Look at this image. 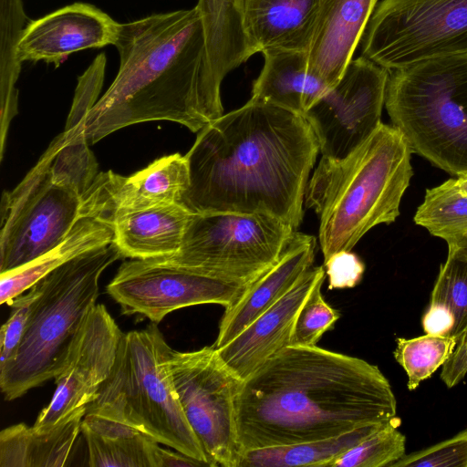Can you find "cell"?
Wrapping results in <instances>:
<instances>
[{
    "mask_svg": "<svg viewBox=\"0 0 467 467\" xmlns=\"http://www.w3.org/2000/svg\"><path fill=\"white\" fill-rule=\"evenodd\" d=\"M318 152L303 116L250 99L198 132L181 204L192 213L268 214L296 230Z\"/></svg>",
    "mask_w": 467,
    "mask_h": 467,
    "instance_id": "cell-1",
    "label": "cell"
},
{
    "mask_svg": "<svg viewBox=\"0 0 467 467\" xmlns=\"http://www.w3.org/2000/svg\"><path fill=\"white\" fill-rule=\"evenodd\" d=\"M397 414L388 379L364 359L288 346L243 381L236 400L240 452L336 437Z\"/></svg>",
    "mask_w": 467,
    "mask_h": 467,
    "instance_id": "cell-2",
    "label": "cell"
},
{
    "mask_svg": "<svg viewBox=\"0 0 467 467\" xmlns=\"http://www.w3.org/2000/svg\"><path fill=\"white\" fill-rule=\"evenodd\" d=\"M113 46L119 71L86 117L89 145L122 128L155 120L199 132L223 115L205 90V33L196 5L120 24Z\"/></svg>",
    "mask_w": 467,
    "mask_h": 467,
    "instance_id": "cell-3",
    "label": "cell"
},
{
    "mask_svg": "<svg viewBox=\"0 0 467 467\" xmlns=\"http://www.w3.org/2000/svg\"><path fill=\"white\" fill-rule=\"evenodd\" d=\"M411 154L400 130L381 122L348 156H322L306 184L305 204L319 219L324 262L351 251L373 227L396 221L413 176Z\"/></svg>",
    "mask_w": 467,
    "mask_h": 467,
    "instance_id": "cell-4",
    "label": "cell"
},
{
    "mask_svg": "<svg viewBox=\"0 0 467 467\" xmlns=\"http://www.w3.org/2000/svg\"><path fill=\"white\" fill-rule=\"evenodd\" d=\"M123 257L112 242L54 269L34 285L26 327L16 355L0 367V387L7 400L55 378L99 296L103 271Z\"/></svg>",
    "mask_w": 467,
    "mask_h": 467,
    "instance_id": "cell-5",
    "label": "cell"
},
{
    "mask_svg": "<svg viewBox=\"0 0 467 467\" xmlns=\"http://www.w3.org/2000/svg\"><path fill=\"white\" fill-rule=\"evenodd\" d=\"M157 324L123 333L111 371L86 413L132 427L211 467L181 406Z\"/></svg>",
    "mask_w": 467,
    "mask_h": 467,
    "instance_id": "cell-6",
    "label": "cell"
},
{
    "mask_svg": "<svg viewBox=\"0 0 467 467\" xmlns=\"http://www.w3.org/2000/svg\"><path fill=\"white\" fill-rule=\"evenodd\" d=\"M385 107L411 153L453 176L467 173V55L390 71Z\"/></svg>",
    "mask_w": 467,
    "mask_h": 467,
    "instance_id": "cell-7",
    "label": "cell"
},
{
    "mask_svg": "<svg viewBox=\"0 0 467 467\" xmlns=\"http://www.w3.org/2000/svg\"><path fill=\"white\" fill-rule=\"evenodd\" d=\"M263 213H192L179 251L155 258L246 287L283 254L294 233Z\"/></svg>",
    "mask_w": 467,
    "mask_h": 467,
    "instance_id": "cell-8",
    "label": "cell"
},
{
    "mask_svg": "<svg viewBox=\"0 0 467 467\" xmlns=\"http://www.w3.org/2000/svg\"><path fill=\"white\" fill-rule=\"evenodd\" d=\"M455 55H467V0H382L362 40V56L389 72Z\"/></svg>",
    "mask_w": 467,
    "mask_h": 467,
    "instance_id": "cell-9",
    "label": "cell"
},
{
    "mask_svg": "<svg viewBox=\"0 0 467 467\" xmlns=\"http://www.w3.org/2000/svg\"><path fill=\"white\" fill-rule=\"evenodd\" d=\"M48 148L1 199L0 274L18 269L58 244L83 215L84 195L52 179Z\"/></svg>",
    "mask_w": 467,
    "mask_h": 467,
    "instance_id": "cell-10",
    "label": "cell"
},
{
    "mask_svg": "<svg viewBox=\"0 0 467 467\" xmlns=\"http://www.w3.org/2000/svg\"><path fill=\"white\" fill-rule=\"evenodd\" d=\"M167 365L182 410L211 467H237L236 400L243 379L213 347L180 352L171 349Z\"/></svg>",
    "mask_w": 467,
    "mask_h": 467,
    "instance_id": "cell-11",
    "label": "cell"
},
{
    "mask_svg": "<svg viewBox=\"0 0 467 467\" xmlns=\"http://www.w3.org/2000/svg\"><path fill=\"white\" fill-rule=\"evenodd\" d=\"M389 71L365 57L352 59L340 79L306 112L323 157L342 159L378 129Z\"/></svg>",
    "mask_w": 467,
    "mask_h": 467,
    "instance_id": "cell-12",
    "label": "cell"
},
{
    "mask_svg": "<svg viewBox=\"0 0 467 467\" xmlns=\"http://www.w3.org/2000/svg\"><path fill=\"white\" fill-rule=\"evenodd\" d=\"M245 287L160 259H131L120 265L107 285L122 314L160 323L171 312L196 305L231 306Z\"/></svg>",
    "mask_w": 467,
    "mask_h": 467,
    "instance_id": "cell-13",
    "label": "cell"
},
{
    "mask_svg": "<svg viewBox=\"0 0 467 467\" xmlns=\"http://www.w3.org/2000/svg\"><path fill=\"white\" fill-rule=\"evenodd\" d=\"M123 332L102 304L87 315L62 370L56 389L34 426L48 428L93 401L114 365Z\"/></svg>",
    "mask_w": 467,
    "mask_h": 467,
    "instance_id": "cell-14",
    "label": "cell"
},
{
    "mask_svg": "<svg viewBox=\"0 0 467 467\" xmlns=\"http://www.w3.org/2000/svg\"><path fill=\"white\" fill-rule=\"evenodd\" d=\"M119 25L97 6L76 2L28 21L17 56L22 63L43 61L58 67L72 53L113 46Z\"/></svg>",
    "mask_w": 467,
    "mask_h": 467,
    "instance_id": "cell-15",
    "label": "cell"
},
{
    "mask_svg": "<svg viewBox=\"0 0 467 467\" xmlns=\"http://www.w3.org/2000/svg\"><path fill=\"white\" fill-rule=\"evenodd\" d=\"M189 183L185 155L173 153L128 177L112 171L99 172L89 189L99 212L112 223V219L120 213L181 204Z\"/></svg>",
    "mask_w": 467,
    "mask_h": 467,
    "instance_id": "cell-16",
    "label": "cell"
},
{
    "mask_svg": "<svg viewBox=\"0 0 467 467\" xmlns=\"http://www.w3.org/2000/svg\"><path fill=\"white\" fill-rule=\"evenodd\" d=\"M326 277L325 267H309L273 306L225 346L215 348L223 363L241 379L290 344L296 316L316 284Z\"/></svg>",
    "mask_w": 467,
    "mask_h": 467,
    "instance_id": "cell-17",
    "label": "cell"
},
{
    "mask_svg": "<svg viewBox=\"0 0 467 467\" xmlns=\"http://www.w3.org/2000/svg\"><path fill=\"white\" fill-rule=\"evenodd\" d=\"M378 0H318L306 51L307 69L328 88L342 77Z\"/></svg>",
    "mask_w": 467,
    "mask_h": 467,
    "instance_id": "cell-18",
    "label": "cell"
},
{
    "mask_svg": "<svg viewBox=\"0 0 467 467\" xmlns=\"http://www.w3.org/2000/svg\"><path fill=\"white\" fill-rule=\"evenodd\" d=\"M316 246L314 236L294 231L278 262L225 307L213 347L217 349L228 344L278 302L312 266Z\"/></svg>",
    "mask_w": 467,
    "mask_h": 467,
    "instance_id": "cell-19",
    "label": "cell"
},
{
    "mask_svg": "<svg viewBox=\"0 0 467 467\" xmlns=\"http://www.w3.org/2000/svg\"><path fill=\"white\" fill-rule=\"evenodd\" d=\"M318 0H239L252 55L266 50L307 51Z\"/></svg>",
    "mask_w": 467,
    "mask_h": 467,
    "instance_id": "cell-20",
    "label": "cell"
},
{
    "mask_svg": "<svg viewBox=\"0 0 467 467\" xmlns=\"http://www.w3.org/2000/svg\"><path fill=\"white\" fill-rule=\"evenodd\" d=\"M192 213L180 203L116 215L113 243L123 257L155 259L176 254Z\"/></svg>",
    "mask_w": 467,
    "mask_h": 467,
    "instance_id": "cell-21",
    "label": "cell"
},
{
    "mask_svg": "<svg viewBox=\"0 0 467 467\" xmlns=\"http://www.w3.org/2000/svg\"><path fill=\"white\" fill-rule=\"evenodd\" d=\"M87 406L48 428L18 423L0 433V467H59L67 465Z\"/></svg>",
    "mask_w": 467,
    "mask_h": 467,
    "instance_id": "cell-22",
    "label": "cell"
},
{
    "mask_svg": "<svg viewBox=\"0 0 467 467\" xmlns=\"http://www.w3.org/2000/svg\"><path fill=\"white\" fill-rule=\"evenodd\" d=\"M251 99L275 105L304 117L329 88L307 69L306 51L266 50Z\"/></svg>",
    "mask_w": 467,
    "mask_h": 467,
    "instance_id": "cell-23",
    "label": "cell"
},
{
    "mask_svg": "<svg viewBox=\"0 0 467 467\" xmlns=\"http://www.w3.org/2000/svg\"><path fill=\"white\" fill-rule=\"evenodd\" d=\"M113 236V225L108 219L100 214L83 215L54 248L18 269L0 274V303L9 305L54 269L86 252L112 243Z\"/></svg>",
    "mask_w": 467,
    "mask_h": 467,
    "instance_id": "cell-24",
    "label": "cell"
},
{
    "mask_svg": "<svg viewBox=\"0 0 467 467\" xmlns=\"http://www.w3.org/2000/svg\"><path fill=\"white\" fill-rule=\"evenodd\" d=\"M88 466L161 467L162 447L128 425L86 413L81 423Z\"/></svg>",
    "mask_w": 467,
    "mask_h": 467,
    "instance_id": "cell-25",
    "label": "cell"
},
{
    "mask_svg": "<svg viewBox=\"0 0 467 467\" xmlns=\"http://www.w3.org/2000/svg\"><path fill=\"white\" fill-rule=\"evenodd\" d=\"M384 423L367 425L327 439L244 451L237 467H327L334 458L357 445Z\"/></svg>",
    "mask_w": 467,
    "mask_h": 467,
    "instance_id": "cell-26",
    "label": "cell"
},
{
    "mask_svg": "<svg viewBox=\"0 0 467 467\" xmlns=\"http://www.w3.org/2000/svg\"><path fill=\"white\" fill-rule=\"evenodd\" d=\"M26 24L22 0H0V160L10 123L17 114L16 84L22 67L17 46Z\"/></svg>",
    "mask_w": 467,
    "mask_h": 467,
    "instance_id": "cell-27",
    "label": "cell"
},
{
    "mask_svg": "<svg viewBox=\"0 0 467 467\" xmlns=\"http://www.w3.org/2000/svg\"><path fill=\"white\" fill-rule=\"evenodd\" d=\"M413 220L431 235L452 241L467 229V192L455 178L427 189Z\"/></svg>",
    "mask_w": 467,
    "mask_h": 467,
    "instance_id": "cell-28",
    "label": "cell"
},
{
    "mask_svg": "<svg viewBox=\"0 0 467 467\" xmlns=\"http://www.w3.org/2000/svg\"><path fill=\"white\" fill-rule=\"evenodd\" d=\"M47 148L51 154L52 179L84 195L99 173L84 132L65 127Z\"/></svg>",
    "mask_w": 467,
    "mask_h": 467,
    "instance_id": "cell-29",
    "label": "cell"
},
{
    "mask_svg": "<svg viewBox=\"0 0 467 467\" xmlns=\"http://www.w3.org/2000/svg\"><path fill=\"white\" fill-rule=\"evenodd\" d=\"M396 343L394 358L407 374L408 389L414 390L442 367L458 340L453 337L425 334L409 339L398 337Z\"/></svg>",
    "mask_w": 467,
    "mask_h": 467,
    "instance_id": "cell-30",
    "label": "cell"
},
{
    "mask_svg": "<svg viewBox=\"0 0 467 467\" xmlns=\"http://www.w3.org/2000/svg\"><path fill=\"white\" fill-rule=\"evenodd\" d=\"M397 416L381 425L357 445L334 458L327 467H390L405 453L404 434Z\"/></svg>",
    "mask_w": 467,
    "mask_h": 467,
    "instance_id": "cell-31",
    "label": "cell"
},
{
    "mask_svg": "<svg viewBox=\"0 0 467 467\" xmlns=\"http://www.w3.org/2000/svg\"><path fill=\"white\" fill-rule=\"evenodd\" d=\"M430 303L452 313L453 337L459 341L467 331V255L453 245H448L447 259L440 267Z\"/></svg>",
    "mask_w": 467,
    "mask_h": 467,
    "instance_id": "cell-32",
    "label": "cell"
},
{
    "mask_svg": "<svg viewBox=\"0 0 467 467\" xmlns=\"http://www.w3.org/2000/svg\"><path fill=\"white\" fill-rule=\"evenodd\" d=\"M325 278L313 287L302 305L293 328L289 346L313 347L328 330L333 329L340 312L328 305L321 293Z\"/></svg>",
    "mask_w": 467,
    "mask_h": 467,
    "instance_id": "cell-33",
    "label": "cell"
},
{
    "mask_svg": "<svg viewBox=\"0 0 467 467\" xmlns=\"http://www.w3.org/2000/svg\"><path fill=\"white\" fill-rule=\"evenodd\" d=\"M390 467H467V429L424 450L405 454Z\"/></svg>",
    "mask_w": 467,
    "mask_h": 467,
    "instance_id": "cell-34",
    "label": "cell"
},
{
    "mask_svg": "<svg viewBox=\"0 0 467 467\" xmlns=\"http://www.w3.org/2000/svg\"><path fill=\"white\" fill-rule=\"evenodd\" d=\"M15 297L9 304L11 314L0 331V367L16 353L24 335L30 307L36 296L35 285Z\"/></svg>",
    "mask_w": 467,
    "mask_h": 467,
    "instance_id": "cell-35",
    "label": "cell"
},
{
    "mask_svg": "<svg viewBox=\"0 0 467 467\" xmlns=\"http://www.w3.org/2000/svg\"><path fill=\"white\" fill-rule=\"evenodd\" d=\"M328 289L352 288L358 285L365 272L363 261L351 251H341L324 262Z\"/></svg>",
    "mask_w": 467,
    "mask_h": 467,
    "instance_id": "cell-36",
    "label": "cell"
},
{
    "mask_svg": "<svg viewBox=\"0 0 467 467\" xmlns=\"http://www.w3.org/2000/svg\"><path fill=\"white\" fill-rule=\"evenodd\" d=\"M467 374V331L459 339L453 352L442 365L441 379L451 389L458 385Z\"/></svg>",
    "mask_w": 467,
    "mask_h": 467,
    "instance_id": "cell-37",
    "label": "cell"
},
{
    "mask_svg": "<svg viewBox=\"0 0 467 467\" xmlns=\"http://www.w3.org/2000/svg\"><path fill=\"white\" fill-rule=\"evenodd\" d=\"M421 325L426 334L453 337L455 318L444 306L430 303L422 317Z\"/></svg>",
    "mask_w": 467,
    "mask_h": 467,
    "instance_id": "cell-38",
    "label": "cell"
},
{
    "mask_svg": "<svg viewBox=\"0 0 467 467\" xmlns=\"http://www.w3.org/2000/svg\"><path fill=\"white\" fill-rule=\"evenodd\" d=\"M447 244L455 246L462 253L467 255V229L455 239L448 242Z\"/></svg>",
    "mask_w": 467,
    "mask_h": 467,
    "instance_id": "cell-39",
    "label": "cell"
},
{
    "mask_svg": "<svg viewBox=\"0 0 467 467\" xmlns=\"http://www.w3.org/2000/svg\"><path fill=\"white\" fill-rule=\"evenodd\" d=\"M455 179L459 186L467 192V173L459 175Z\"/></svg>",
    "mask_w": 467,
    "mask_h": 467,
    "instance_id": "cell-40",
    "label": "cell"
}]
</instances>
